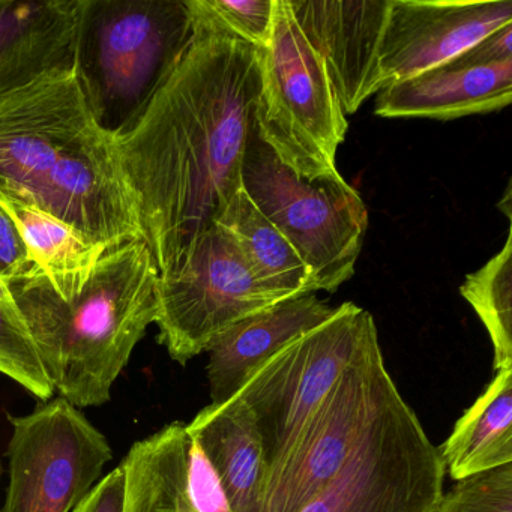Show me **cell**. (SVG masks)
Here are the masks:
<instances>
[{
	"label": "cell",
	"mask_w": 512,
	"mask_h": 512,
	"mask_svg": "<svg viewBox=\"0 0 512 512\" xmlns=\"http://www.w3.org/2000/svg\"><path fill=\"white\" fill-rule=\"evenodd\" d=\"M277 0H187L194 25L229 35L256 49L271 38Z\"/></svg>",
	"instance_id": "obj_24"
},
{
	"label": "cell",
	"mask_w": 512,
	"mask_h": 512,
	"mask_svg": "<svg viewBox=\"0 0 512 512\" xmlns=\"http://www.w3.org/2000/svg\"><path fill=\"white\" fill-rule=\"evenodd\" d=\"M8 421L10 482L0 512H71L113 460L107 437L62 397Z\"/></svg>",
	"instance_id": "obj_9"
},
{
	"label": "cell",
	"mask_w": 512,
	"mask_h": 512,
	"mask_svg": "<svg viewBox=\"0 0 512 512\" xmlns=\"http://www.w3.org/2000/svg\"><path fill=\"white\" fill-rule=\"evenodd\" d=\"M79 0H0V98L74 71Z\"/></svg>",
	"instance_id": "obj_14"
},
{
	"label": "cell",
	"mask_w": 512,
	"mask_h": 512,
	"mask_svg": "<svg viewBox=\"0 0 512 512\" xmlns=\"http://www.w3.org/2000/svg\"><path fill=\"white\" fill-rule=\"evenodd\" d=\"M259 88L256 47L193 23L175 70L115 137L160 277L184 266L241 190Z\"/></svg>",
	"instance_id": "obj_1"
},
{
	"label": "cell",
	"mask_w": 512,
	"mask_h": 512,
	"mask_svg": "<svg viewBox=\"0 0 512 512\" xmlns=\"http://www.w3.org/2000/svg\"><path fill=\"white\" fill-rule=\"evenodd\" d=\"M0 476H2V466H0Z\"/></svg>",
	"instance_id": "obj_30"
},
{
	"label": "cell",
	"mask_w": 512,
	"mask_h": 512,
	"mask_svg": "<svg viewBox=\"0 0 512 512\" xmlns=\"http://www.w3.org/2000/svg\"><path fill=\"white\" fill-rule=\"evenodd\" d=\"M277 302L256 283L229 233L215 224L176 274L158 278V341L185 365L230 326Z\"/></svg>",
	"instance_id": "obj_10"
},
{
	"label": "cell",
	"mask_w": 512,
	"mask_h": 512,
	"mask_svg": "<svg viewBox=\"0 0 512 512\" xmlns=\"http://www.w3.org/2000/svg\"><path fill=\"white\" fill-rule=\"evenodd\" d=\"M512 232L502 250L467 275L460 293L487 329L494 350V371L512 367Z\"/></svg>",
	"instance_id": "obj_22"
},
{
	"label": "cell",
	"mask_w": 512,
	"mask_h": 512,
	"mask_svg": "<svg viewBox=\"0 0 512 512\" xmlns=\"http://www.w3.org/2000/svg\"><path fill=\"white\" fill-rule=\"evenodd\" d=\"M512 25V0H389L380 44L383 89L448 64Z\"/></svg>",
	"instance_id": "obj_12"
},
{
	"label": "cell",
	"mask_w": 512,
	"mask_h": 512,
	"mask_svg": "<svg viewBox=\"0 0 512 512\" xmlns=\"http://www.w3.org/2000/svg\"><path fill=\"white\" fill-rule=\"evenodd\" d=\"M334 310L314 293H305L263 308L218 335L208 349L211 404L235 397L260 362L322 325Z\"/></svg>",
	"instance_id": "obj_16"
},
{
	"label": "cell",
	"mask_w": 512,
	"mask_h": 512,
	"mask_svg": "<svg viewBox=\"0 0 512 512\" xmlns=\"http://www.w3.org/2000/svg\"><path fill=\"white\" fill-rule=\"evenodd\" d=\"M214 467L233 512H262L266 461L256 418L244 400L209 404L185 424Z\"/></svg>",
	"instance_id": "obj_17"
},
{
	"label": "cell",
	"mask_w": 512,
	"mask_h": 512,
	"mask_svg": "<svg viewBox=\"0 0 512 512\" xmlns=\"http://www.w3.org/2000/svg\"><path fill=\"white\" fill-rule=\"evenodd\" d=\"M439 451L455 481L512 463V367L496 371Z\"/></svg>",
	"instance_id": "obj_19"
},
{
	"label": "cell",
	"mask_w": 512,
	"mask_h": 512,
	"mask_svg": "<svg viewBox=\"0 0 512 512\" xmlns=\"http://www.w3.org/2000/svg\"><path fill=\"white\" fill-rule=\"evenodd\" d=\"M259 53L254 125L260 139L299 178H335L346 115L322 56L308 43L287 0L275 4L271 38Z\"/></svg>",
	"instance_id": "obj_5"
},
{
	"label": "cell",
	"mask_w": 512,
	"mask_h": 512,
	"mask_svg": "<svg viewBox=\"0 0 512 512\" xmlns=\"http://www.w3.org/2000/svg\"><path fill=\"white\" fill-rule=\"evenodd\" d=\"M446 467L395 382L328 487L301 512H434Z\"/></svg>",
	"instance_id": "obj_8"
},
{
	"label": "cell",
	"mask_w": 512,
	"mask_h": 512,
	"mask_svg": "<svg viewBox=\"0 0 512 512\" xmlns=\"http://www.w3.org/2000/svg\"><path fill=\"white\" fill-rule=\"evenodd\" d=\"M160 278L145 239L107 251L73 298L53 289L43 269L7 287L37 347L47 377L68 403L98 407L157 317Z\"/></svg>",
	"instance_id": "obj_3"
},
{
	"label": "cell",
	"mask_w": 512,
	"mask_h": 512,
	"mask_svg": "<svg viewBox=\"0 0 512 512\" xmlns=\"http://www.w3.org/2000/svg\"><path fill=\"white\" fill-rule=\"evenodd\" d=\"M377 334L371 313L344 302L322 325L293 338L251 371L236 397L256 418L266 479L295 448L347 365Z\"/></svg>",
	"instance_id": "obj_7"
},
{
	"label": "cell",
	"mask_w": 512,
	"mask_h": 512,
	"mask_svg": "<svg viewBox=\"0 0 512 512\" xmlns=\"http://www.w3.org/2000/svg\"><path fill=\"white\" fill-rule=\"evenodd\" d=\"M188 494L197 512H233L214 467L193 439L188 451Z\"/></svg>",
	"instance_id": "obj_26"
},
{
	"label": "cell",
	"mask_w": 512,
	"mask_h": 512,
	"mask_svg": "<svg viewBox=\"0 0 512 512\" xmlns=\"http://www.w3.org/2000/svg\"><path fill=\"white\" fill-rule=\"evenodd\" d=\"M191 38L187 0H79L74 76L98 125L131 127Z\"/></svg>",
	"instance_id": "obj_4"
},
{
	"label": "cell",
	"mask_w": 512,
	"mask_h": 512,
	"mask_svg": "<svg viewBox=\"0 0 512 512\" xmlns=\"http://www.w3.org/2000/svg\"><path fill=\"white\" fill-rule=\"evenodd\" d=\"M125 475L121 466L97 482L73 512H124Z\"/></svg>",
	"instance_id": "obj_29"
},
{
	"label": "cell",
	"mask_w": 512,
	"mask_h": 512,
	"mask_svg": "<svg viewBox=\"0 0 512 512\" xmlns=\"http://www.w3.org/2000/svg\"><path fill=\"white\" fill-rule=\"evenodd\" d=\"M506 61H512V25L482 38L451 62L455 65L479 67V65H494Z\"/></svg>",
	"instance_id": "obj_28"
},
{
	"label": "cell",
	"mask_w": 512,
	"mask_h": 512,
	"mask_svg": "<svg viewBox=\"0 0 512 512\" xmlns=\"http://www.w3.org/2000/svg\"><path fill=\"white\" fill-rule=\"evenodd\" d=\"M434 512H512V463L460 479Z\"/></svg>",
	"instance_id": "obj_25"
},
{
	"label": "cell",
	"mask_w": 512,
	"mask_h": 512,
	"mask_svg": "<svg viewBox=\"0 0 512 512\" xmlns=\"http://www.w3.org/2000/svg\"><path fill=\"white\" fill-rule=\"evenodd\" d=\"M0 197L107 248L143 239L115 137L95 121L74 71L0 98Z\"/></svg>",
	"instance_id": "obj_2"
},
{
	"label": "cell",
	"mask_w": 512,
	"mask_h": 512,
	"mask_svg": "<svg viewBox=\"0 0 512 512\" xmlns=\"http://www.w3.org/2000/svg\"><path fill=\"white\" fill-rule=\"evenodd\" d=\"M242 188L289 239L311 272L313 292H337L355 274L368 211L343 176L299 178L260 139L253 122L242 160Z\"/></svg>",
	"instance_id": "obj_6"
},
{
	"label": "cell",
	"mask_w": 512,
	"mask_h": 512,
	"mask_svg": "<svg viewBox=\"0 0 512 512\" xmlns=\"http://www.w3.org/2000/svg\"><path fill=\"white\" fill-rule=\"evenodd\" d=\"M0 206L13 218L32 259L62 298L77 295L88 283L101 257L112 250L88 241L58 218L34 206L7 197H0Z\"/></svg>",
	"instance_id": "obj_21"
},
{
	"label": "cell",
	"mask_w": 512,
	"mask_h": 512,
	"mask_svg": "<svg viewBox=\"0 0 512 512\" xmlns=\"http://www.w3.org/2000/svg\"><path fill=\"white\" fill-rule=\"evenodd\" d=\"M0 374L19 383L37 400H52L55 394L47 377L37 347L29 335L25 320L8 290L0 280Z\"/></svg>",
	"instance_id": "obj_23"
},
{
	"label": "cell",
	"mask_w": 512,
	"mask_h": 512,
	"mask_svg": "<svg viewBox=\"0 0 512 512\" xmlns=\"http://www.w3.org/2000/svg\"><path fill=\"white\" fill-rule=\"evenodd\" d=\"M190 437L172 422L131 446L121 466L124 512H197L188 494Z\"/></svg>",
	"instance_id": "obj_18"
},
{
	"label": "cell",
	"mask_w": 512,
	"mask_h": 512,
	"mask_svg": "<svg viewBox=\"0 0 512 512\" xmlns=\"http://www.w3.org/2000/svg\"><path fill=\"white\" fill-rule=\"evenodd\" d=\"M394 382L374 335L332 386L295 448L268 476L262 512H301L319 496L364 436Z\"/></svg>",
	"instance_id": "obj_11"
},
{
	"label": "cell",
	"mask_w": 512,
	"mask_h": 512,
	"mask_svg": "<svg viewBox=\"0 0 512 512\" xmlns=\"http://www.w3.org/2000/svg\"><path fill=\"white\" fill-rule=\"evenodd\" d=\"M302 34L322 56L344 115L383 89L380 44L389 0H287Z\"/></svg>",
	"instance_id": "obj_13"
},
{
	"label": "cell",
	"mask_w": 512,
	"mask_h": 512,
	"mask_svg": "<svg viewBox=\"0 0 512 512\" xmlns=\"http://www.w3.org/2000/svg\"><path fill=\"white\" fill-rule=\"evenodd\" d=\"M241 251L256 283L275 301L314 293L311 272L289 239L256 208L244 188L217 221Z\"/></svg>",
	"instance_id": "obj_20"
},
{
	"label": "cell",
	"mask_w": 512,
	"mask_h": 512,
	"mask_svg": "<svg viewBox=\"0 0 512 512\" xmlns=\"http://www.w3.org/2000/svg\"><path fill=\"white\" fill-rule=\"evenodd\" d=\"M40 268L32 259L19 227L0 206V280L5 284Z\"/></svg>",
	"instance_id": "obj_27"
},
{
	"label": "cell",
	"mask_w": 512,
	"mask_h": 512,
	"mask_svg": "<svg viewBox=\"0 0 512 512\" xmlns=\"http://www.w3.org/2000/svg\"><path fill=\"white\" fill-rule=\"evenodd\" d=\"M511 101L512 61L479 67L448 62L382 89L374 113L380 118L452 121L499 112Z\"/></svg>",
	"instance_id": "obj_15"
}]
</instances>
